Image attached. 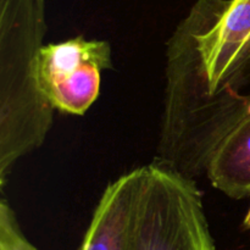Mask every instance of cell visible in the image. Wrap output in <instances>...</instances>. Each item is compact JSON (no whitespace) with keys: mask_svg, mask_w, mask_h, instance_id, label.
<instances>
[{"mask_svg":"<svg viewBox=\"0 0 250 250\" xmlns=\"http://www.w3.org/2000/svg\"><path fill=\"white\" fill-rule=\"evenodd\" d=\"M46 0H0V186L53 126L36 67L46 33Z\"/></svg>","mask_w":250,"mask_h":250,"instance_id":"1","label":"cell"},{"mask_svg":"<svg viewBox=\"0 0 250 250\" xmlns=\"http://www.w3.org/2000/svg\"><path fill=\"white\" fill-rule=\"evenodd\" d=\"M139 168L133 250H217L197 182L156 160Z\"/></svg>","mask_w":250,"mask_h":250,"instance_id":"2","label":"cell"},{"mask_svg":"<svg viewBox=\"0 0 250 250\" xmlns=\"http://www.w3.org/2000/svg\"><path fill=\"white\" fill-rule=\"evenodd\" d=\"M111 66L109 42L78 36L42 48L37 84L54 110L82 116L99 97L102 72Z\"/></svg>","mask_w":250,"mask_h":250,"instance_id":"3","label":"cell"},{"mask_svg":"<svg viewBox=\"0 0 250 250\" xmlns=\"http://www.w3.org/2000/svg\"><path fill=\"white\" fill-rule=\"evenodd\" d=\"M248 116H250V36L198 121L190 141L194 155L208 160L220 142Z\"/></svg>","mask_w":250,"mask_h":250,"instance_id":"4","label":"cell"},{"mask_svg":"<svg viewBox=\"0 0 250 250\" xmlns=\"http://www.w3.org/2000/svg\"><path fill=\"white\" fill-rule=\"evenodd\" d=\"M141 168L105 188L77 250H133V227Z\"/></svg>","mask_w":250,"mask_h":250,"instance_id":"5","label":"cell"},{"mask_svg":"<svg viewBox=\"0 0 250 250\" xmlns=\"http://www.w3.org/2000/svg\"><path fill=\"white\" fill-rule=\"evenodd\" d=\"M205 176L212 187L232 199L250 197V116L220 142Z\"/></svg>","mask_w":250,"mask_h":250,"instance_id":"6","label":"cell"},{"mask_svg":"<svg viewBox=\"0 0 250 250\" xmlns=\"http://www.w3.org/2000/svg\"><path fill=\"white\" fill-rule=\"evenodd\" d=\"M0 250H38L26 238L5 198L0 202Z\"/></svg>","mask_w":250,"mask_h":250,"instance_id":"7","label":"cell"},{"mask_svg":"<svg viewBox=\"0 0 250 250\" xmlns=\"http://www.w3.org/2000/svg\"><path fill=\"white\" fill-rule=\"evenodd\" d=\"M243 227L246 229H250V208L247 212L246 217H244V221H243Z\"/></svg>","mask_w":250,"mask_h":250,"instance_id":"8","label":"cell"}]
</instances>
